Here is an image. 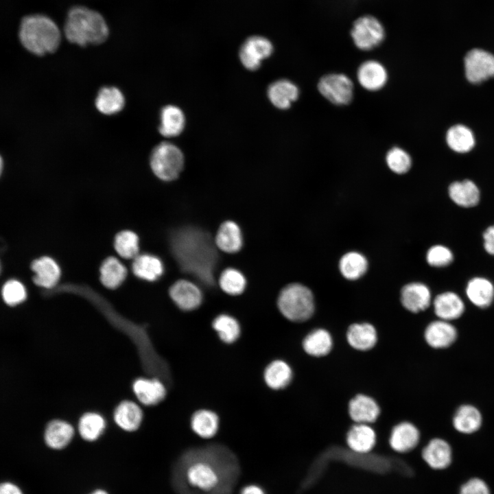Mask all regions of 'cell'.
Masks as SVG:
<instances>
[{
	"instance_id": "cell-24",
	"label": "cell",
	"mask_w": 494,
	"mask_h": 494,
	"mask_svg": "<svg viewBox=\"0 0 494 494\" xmlns=\"http://www.w3.org/2000/svg\"><path fill=\"white\" fill-rule=\"evenodd\" d=\"M294 372L291 366L283 360L272 361L266 367L263 379L271 389L279 390L287 388L293 379Z\"/></svg>"
},
{
	"instance_id": "cell-25",
	"label": "cell",
	"mask_w": 494,
	"mask_h": 494,
	"mask_svg": "<svg viewBox=\"0 0 494 494\" xmlns=\"http://www.w3.org/2000/svg\"><path fill=\"white\" fill-rule=\"evenodd\" d=\"M133 390L138 399L146 405L160 403L166 395L164 384L157 379H138L133 384Z\"/></svg>"
},
{
	"instance_id": "cell-19",
	"label": "cell",
	"mask_w": 494,
	"mask_h": 494,
	"mask_svg": "<svg viewBox=\"0 0 494 494\" xmlns=\"http://www.w3.org/2000/svg\"><path fill=\"white\" fill-rule=\"evenodd\" d=\"M357 77L363 88L375 91L384 86L388 80V73L386 68L379 62L369 60L359 67Z\"/></svg>"
},
{
	"instance_id": "cell-34",
	"label": "cell",
	"mask_w": 494,
	"mask_h": 494,
	"mask_svg": "<svg viewBox=\"0 0 494 494\" xmlns=\"http://www.w3.org/2000/svg\"><path fill=\"white\" fill-rule=\"evenodd\" d=\"M366 258L358 252H349L340 260L339 269L342 275L348 280H357L368 270Z\"/></svg>"
},
{
	"instance_id": "cell-36",
	"label": "cell",
	"mask_w": 494,
	"mask_h": 494,
	"mask_svg": "<svg viewBox=\"0 0 494 494\" xmlns=\"http://www.w3.org/2000/svg\"><path fill=\"white\" fill-rule=\"evenodd\" d=\"M115 421L126 431H134L141 424L143 414L140 408L133 402H121L115 412Z\"/></svg>"
},
{
	"instance_id": "cell-37",
	"label": "cell",
	"mask_w": 494,
	"mask_h": 494,
	"mask_svg": "<svg viewBox=\"0 0 494 494\" xmlns=\"http://www.w3.org/2000/svg\"><path fill=\"white\" fill-rule=\"evenodd\" d=\"M446 140L451 149L460 153L470 151L475 145L473 132L462 125H456L450 128L447 132Z\"/></svg>"
},
{
	"instance_id": "cell-41",
	"label": "cell",
	"mask_w": 494,
	"mask_h": 494,
	"mask_svg": "<svg viewBox=\"0 0 494 494\" xmlns=\"http://www.w3.org/2000/svg\"><path fill=\"white\" fill-rule=\"evenodd\" d=\"M104 427V421L100 415L95 413H86L81 417L78 429L84 439L93 441L101 435Z\"/></svg>"
},
{
	"instance_id": "cell-3",
	"label": "cell",
	"mask_w": 494,
	"mask_h": 494,
	"mask_svg": "<svg viewBox=\"0 0 494 494\" xmlns=\"http://www.w3.org/2000/svg\"><path fill=\"white\" fill-rule=\"evenodd\" d=\"M64 34L70 43L84 47L104 42L108 36V28L99 12L86 7L75 6L68 13Z\"/></svg>"
},
{
	"instance_id": "cell-43",
	"label": "cell",
	"mask_w": 494,
	"mask_h": 494,
	"mask_svg": "<svg viewBox=\"0 0 494 494\" xmlns=\"http://www.w3.org/2000/svg\"><path fill=\"white\" fill-rule=\"evenodd\" d=\"M386 162L390 169L398 174L406 173L412 165L410 156L398 147L392 148L388 152Z\"/></svg>"
},
{
	"instance_id": "cell-8",
	"label": "cell",
	"mask_w": 494,
	"mask_h": 494,
	"mask_svg": "<svg viewBox=\"0 0 494 494\" xmlns=\"http://www.w3.org/2000/svg\"><path fill=\"white\" fill-rule=\"evenodd\" d=\"M318 89L324 97L336 105L348 104L353 98V82L344 74L324 75L318 82Z\"/></svg>"
},
{
	"instance_id": "cell-32",
	"label": "cell",
	"mask_w": 494,
	"mask_h": 494,
	"mask_svg": "<svg viewBox=\"0 0 494 494\" xmlns=\"http://www.w3.org/2000/svg\"><path fill=\"white\" fill-rule=\"evenodd\" d=\"M125 105V99L121 91L113 86L101 89L95 99L97 109L104 115H113L121 111Z\"/></svg>"
},
{
	"instance_id": "cell-18",
	"label": "cell",
	"mask_w": 494,
	"mask_h": 494,
	"mask_svg": "<svg viewBox=\"0 0 494 494\" xmlns=\"http://www.w3.org/2000/svg\"><path fill=\"white\" fill-rule=\"evenodd\" d=\"M452 425L458 432L471 434L482 427L483 416L481 411L474 405L462 404L457 408L452 416Z\"/></svg>"
},
{
	"instance_id": "cell-44",
	"label": "cell",
	"mask_w": 494,
	"mask_h": 494,
	"mask_svg": "<svg viewBox=\"0 0 494 494\" xmlns=\"http://www.w3.org/2000/svg\"><path fill=\"white\" fill-rule=\"evenodd\" d=\"M426 259L427 263L433 267H445L452 262L454 255L447 247L435 245L428 250Z\"/></svg>"
},
{
	"instance_id": "cell-7",
	"label": "cell",
	"mask_w": 494,
	"mask_h": 494,
	"mask_svg": "<svg viewBox=\"0 0 494 494\" xmlns=\"http://www.w3.org/2000/svg\"><path fill=\"white\" fill-rule=\"evenodd\" d=\"M351 36L357 48L369 51L383 43L386 32L383 24L377 18L366 14L358 17L353 22Z\"/></svg>"
},
{
	"instance_id": "cell-28",
	"label": "cell",
	"mask_w": 494,
	"mask_h": 494,
	"mask_svg": "<svg viewBox=\"0 0 494 494\" xmlns=\"http://www.w3.org/2000/svg\"><path fill=\"white\" fill-rule=\"evenodd\" d=\"M159 132L164 137L179 135L185 126V117L182 110L174 105L164 106L160 114Z\"/></svg>"
},
{
	"instance_id": "cell-31",
	"label": "cell",
	"mask_w": 494,
	"mask_h": 494,
	"mask_svg": "<svg viewBox=\"0 0 494 494\" xmlns=\"http://www.w3.org/2000/svg\"><path fill=\"white\" fill-rule=\"evenodd\" d=\"M32 270L35 272L34 283L44 287H52L60 277L58 266L51 258L47 257L35 260L32 264Z\"/></svg>"
},
{
	"instance_id": "cell-39",
	"label": "cell",
	"mask_w": 494,
	"mask_h": 494,
	"mask_svg": "<svg viewBox=\"0 0 494 494\" xmlns=\"http://www.w3.org/2000/svg\"><path fill=\"white\" fill-rule=\"evenodd\" d=\"M100 279L104 285L115 288L124 280L126 276V268L115 257L106 259L100 269Z\"/></svg>"
},
{
	"instance_id": "cell-5",
	"label": "cell",
	"mask_w": 494,
	"mask_h": 494,
	"mask_svg": "<svg viewBox=\"0 0 494 494\" xmlns=\"http://www.w3.org/2000/svg\"><path fill=\"white\" fill-rule=\"evenodd\" d=\"M277 306L281 314L293 322L307 321L311 318L315 311L311 291L300 283L285 286L279 295Z\"/></svg>"
},
{
	"instance_id": "cell-29",
	"label": "cell",
	"mask_w": 494,
	"mask_h": 494,
	"mask_svg": "<svg viewBox=\"0 0 494 494\" xmlns=\"http://www.w3.org/2000/svg\"><path fill=\"white\" fill-rule=\"evenodd\" d=\"M190 424L192 431L196 435L209 439L216 435L220 421L218 416L213 411L202 409L193 414Z\"/></svg>"
},
{
	"instance_id": "cell-1",
	"label": "cell",
	"mask_w": 494,
	"mask_h": 494,
	"mask_svg": "<svg viewBox=\"0 0 494 494\" xmlns=\"http://www.w3.org/2000/svg\"><path fill=\"white\" fill-rule=\"evenodd\" d=\"M178 471L181 488L198 494H231L239 473L234 455L223 447L213 445L186 452Z\"/></svg>"
},
{
	"instance_id": "cell-27",
	"label": "cell",
	"mask_w": 494,
	"mask_h": 494,
	"mask_svg": "<svg viewBox=\"0 0 494 494\" xmlns=\"http://www.w3.org/2000/svg\"><path fill=\"white\" fill-rule=\"evenodd\" d=\"M466 294L469 300L480 308L489 307L494 299V286L488 279L475 277L467 285Z\"/></svg>"
},
{
	"instance_id": "cell-10",
	"label": "cell",
	"mask_w": 494,
	"mask_h": 494,
	"mask_svg": "<svg viewBox=\"0 0 494 494\" xmlns=\"http://www.w3.org/2000/svg\"><path fill=\"white\" fill-rule=\"evenodd\" d=\"M465 75L472 83L494 77V56L481 49L469 51L464 59Z\"/></svg>"
},
{
	"instance_id": "cell-2",
	"label": "cell",
	"mask_w": 494,
	"mask_h": 494,
	"mask_svg": "<svg viewBox=\"0 0 494 494\" xmlns=\"http://www.w3.org/2000/svg\"><path fill=\"white\" fill-rule=\"evenodd\" d=\"M169 244L172 254L183 272L207 287L213 286L217 248L207 231L183 226L171 232Z\"/></svg>"
},
{
	"instance_id": "cell-47",
	"label": "cell",
	"mask_w": 494,
	"mask_h": 494,
	"mask_svg": "<svg viewBox=\"0 0 494 494\" xmlns=\"http://www.w3.org/2000/svg\"><path fill=\"white\" fill-rule=\"evenodd\" d=\"M484 247L490 255H494V225L486 229L483 234Z\"/></svg>"
},
{
	"instance_id": "cell-38",
	"label": "cell",
	"mask_w": 494,
	"mask_h": 494,
	"mask_svg": "<svg viewBox=\"0 0 494 494\" xmlns=\"http://www.w3.org/2000/svg\"><path fill=\"white\" fill-rule=\"evenodd\" d=\"M212 326L220 339L227 344L235 342L241 333L239 323L234 317L228 314L218 315L214 318Z\"/></svg>"
},
{
	"instance_id": "cell-49",
	"label": "cell",
	"mask_w": 494,
	"mask_h": 494,
	"mask_svg": "<svg viewBox=\"0 0 494 494\" xmlns=\"http://www.w3.org/2000/svg\"><path fill=\"white\" fill-rule=\"evenodd\" d=\"M239 494H266L262 487L256 484H249L244 486Z\"/></svg>"
},
{
	"instance_id": "cell-20",
	"label": "cell",
	"mask_w": 494,
	"mask_h": 494,
	"mask_svg": "<svg viewBox=\"0 0 494 494\" xmlns=\"http://www.w3.org/2000/svg\"><path fill=\"white\" fill-rule=\"evenodd\" d=\"M376 433L374 429L366 423H353L346 434V441L349 447L359 454L371 451L376 443Z\"/></svg>"
},
{
	"instance_id": "cell-26",
	"label": "cell",
	"mask_w": 494,
	"mask_h": 494,
	"mask_svg": "<svg viewBox=\"0 0 494 494\" xmlns=\"http://www.w3.org/2000/svg\"><path fill=\"white\" fill-rule=\"evenodd\" d=\"M214 240L217 248L228 253L238 252L243 244L240 228L235 222L230 220L221 224Z\"/></svg>"
},
{
	"instance_id": "cell-35",
	"label": "cell",
	"mask_w": 494,
	"mask_h": 494,
	"mask_svg": "<svg viewBox=\"0 0 494 494\" xmlns=\"http://www.w3.org/2000/svg\"><path fill=\"white\" fill-rule=\"evenodd\" d=\"M73 433V428L69 423L61 421H54L50 422L46 428L45 440L51 448L60 449L69 444Z\"/></svg>"
},
{
	"instance_id": "cell-42",
	"label": "cell",
	"mask_w": 494,
	"mask_h": 494,
	"mask_svg": "<svg viewBox=\"0 0 494 494\" xmlns=\"http://www.w3.org/2000/svg\"><path fill=\"white\" fill-rule=\"evenodd\" d=\"M115 248L124 258L136 257L139 251L138 236L130 231H122L115 237Z\"/></svg>"
},
{
	"instance_id": "cell-12",
	"label": "cell",
	"mask_w": 494,
	"mask_h": 494,
	"mask_svg": "<svg viewBox=\"0 0 494 494\" xmlns=\"http://www.w3.org/2000/svg\"><path fill=\"white\" fill-rule=\"evenodd\" d=\"M381 412L377 401L365 393L355 395L348 403V414L354 423H375L380 416Z\"/></svg>"
},
{
	"instance_id": "cell-21",
	"label": "cell",
	"mask_w": 494,
	"mask_h": 494,
	"mask_svg": "<svg viewBox=\"0 0 494 494\" xmlns=\"http://www.w3.org/2000/svg\"><path fill=\"white\" fill-rule=\"evenodd\" d=\"M433 305L438 318L449 322L460 318L465 309L463 301L452 292H445L437 295Z\"/></svg>"
},
{
	"instance_id": "cell-9",
	"label": "cell",
	"mask_w": 494,
	"mask_h": 494,
	"mask_svg": "<svg viewBox=\"0 0 494 494\" xmlns=\"http://www.w3.org/2000/svg\"><path fill=\"white\" fill-rule=\"evenodd\" d=\"M274 51L272 43L261 36H252L243 43L239 57L243 66L249 71L257 70L262 60L269 58Z\"/></svg>"
},
{
	"instance_id": "cell-45",
	"label": "cell",
	"mask_w": 494,
	"mask_h": 494,
	"mask_svg": "<svg viewBox=\"0 0 494 494\" xmlns=\"http://www.w3.org/2000/svg\"><path fill=\"white\" fill-rule=\"evenodd\" d=\"M2 294L5 302L9 305H17L26 298L23 285L16 280L7 281L3 287Z\"/></svg>"
},
{
	"instance_id": "cell-33",
	"label": "cell",
	"mask_w": 494,
	"mask_h": 494,
	"mask_svg": "<svg viewBox=\"0 0 494 494\" xmlns=\"http://www.w3.org/2000/svg\"><path fill=\"white\" fill-rule=\"evenodd\" d=\"M132 270L138 277L152 281L158 279L163 274L164 267L160 259L145 254L135 257Z\"/></svg>"
},
{
	"instance_id": "cell-48",
	"label": "cell",
	"mask_w": 494,
	"mask_h": 494,
	"mask_svg": "<svg viewBox=\"0 0 494 494\" xmlns=\"http://www.w3.org/2000/svg\"><path fill=\"white\" fill-rule=\"evenodd\" d=\"M0 494H23V493L14 484L3 482L0 486Z\"/></svg>"
},
{
	"instance_id": "cell-30",
	"label": "cell",
	"mask_w": 494,
	"mask_h": 494,
	"mask_svg": "<svg viewBox=\"0 0 494 494\" xmlns=\"http://www.w3.org/2000/svg\"><path fill=\"white\" fill-rule=\"evenodd\" d=\"M449 195L456 204L466 208L475 207L480 200V191L469 180L451 183L449 187Z\"/></svg>"
},
{
	"instance_id": "cell-46",
	"label": "cell",
	"mask_w": 494,
	"mask_h": 494,
	"mask_svg": "<svg viewBox=\"0 0 494 494\" xmlns=\"http://www.w3.org/2000/svg\"><path fill=\"white\" fill-rule=\"evenodd\" d=\"M460 494H490L486 483L479 479L473 478L466 482L460 489Z\"/></svg>"
},
{
	"instance_id": "cell-17",
	"label": "cell",
	"mask_w": 494,
	"mask_h": 494,
	"mask_svg": "<svg viewBox=\"0 0 494 494\" xmlns=\"http://www.w3.org/2000/svg\"><path fill=\"white\" fill-rule=\"evenodd\" d=\"M333 338L329 330L316 328L309 331L302 340L303 351L312 357H323L328 355L333 348Z\"/></svg>"
},
{
	"instance_id": "cell-11",
	"label": "cell",
	"mask_w": 494,
	"mask_h": 494,
	"mask_svg": "<svg viewBox=\"0 0 494 494\" xmlns=\"http://www.w3.org/2000/svg\"><path fill=\"white\" fill-rule=\"evenodd\" d=\"M458 337V330L451 322L438 318L428 323L423 332L427 345L436 350L449 348Z\"/></svg>"
},
{
	"instance_id": "cell-40",
	"label": "cell",
	"mask_w": 494,
	"mask_h": 494,
	"mask_svg": "<svg viewBox=\"0 0 494 494\" xmlns=\"http://www.w3.org/2000/svg\"><path fill=\"white\" fill-rule=\"evenodd\" d=\"M219 283L222 290L226 293L230 295H238L244 291L246 280L240 271L230 268L222 272Z\"/></svg>"
},
{
	"instance_id": "cell-16",
	"label": "cell",
	"mask_w": 494,
	"mask_h": 494,
	"mask_svg": "<svg viewBox=\"0 0 494 494\" xmlns=\"http://www.w3.org/2000/svg\"><path fill=\"white\" fill-rule=\"evenodd\" d=\"M431 292L423 283L414 282L403 287L401 291V303L411 313H419L427 309L431 303Z\"/></svg>"
},
{
	"instance_id": "cell-22",
	"label": "cell",
	"mask_w": 494,
	"mask_h": 494,
	"mask_svg": "<svg viewBox=\"0 0 494 494\" xmlns=\"http://www.w3.org/2000/svg\"><path fill=\"white\" fill-rule=\"evenodd\" d=\"M270 102L277 108H289L299 95L298 86L287 79H281L270 84L267 91Z\"/></svg>"
},
{
	"instance_id": "cell-6",
	"label": "cell",
	"mask_w": 494,
	"mask_h": 494,
	"mask_svg": "<svg viewBox=\"0 0 494 494\" xmlns=\"http://www.w3.org/2000/svg\"><path fill=\"white\" fill-rule=\"evenodd\" d=\"M185 162L182 151L173 143L162 142L152 150L150 164L154 174L161 180H175L183 169Z\"/></svg>"
},
{
	"instance_id": "cell-15",
	"label": "cell",
	"mask_w": 494,
	"mask_h": 494,
	"mask_svg": "<svg viewBox=\"0 0 494 494\" xmlns=\"http://www.w3.org/2000/svg\"><path fill=\"white\" fill-rule=\"evenodd\" d=\"M169 295L177 307L184 311H191L198 308L202 301V294L200 288L192 282L185 279L177 281L171 286Z\"/></svg>"
},
{
	"instance_id": "cell-50",
	"label": "cell",
	"mask_w": 494,
	"mask_h": 494,
	"mask_svg": "<svg viewBox=\"0 0 494 494\" xmlns=\"http://www.w3.org/2000/svg\"><path fill=\"white\" fill-rule=\"evenodd\" d=\"M91 494H108V493L106 492V491H104V490L97 489V490L95 491L94 492H93V493H91Z\"/></svg>"
},
{
	"instance_id": "cell-13",
	"label": "cell",
	"mask_w": 494,
	"mask_h": 494,
	"mask_svg": "<svg viewBox=\"0 0 494 494\" xmlns=\"http://www.w3.org/2000/svg\"><path fill=\"white\" fill-rule=\"evenodd\" d=\"M345 335L349 346L358 351H368L378 342L377 328L370 322L352 323L347 327Z\"/></svg>"
},
{
	"instance_id": "cell-4",
	"label": "cell",
	"mask_w": 494,
	"mask_h": 494,
	"mask_svg": "<svg viewBox=\"0 0 494 494\" xmlns=\"http://www.w3.org/2000/svg\"><path fill=\"white\" fill-rule=\"evenodd\" d=\"M19 39L31 53L43 56L54 52L60 42V32L56 24L49 17L34 14L23 19Z\"/></svg>"
},
{
	"instance_id": "cell-14",
	"label": "cell",
	"mask_w": 494,
	"mask_h": 494,
	"mask_svg": "<svg viewBox=\"0 0 494 494\" xmlns=\"http://www.w3.org/2000/svg\"><path fill=\"white\" fill-rule=\"evenodd\" d=\"M420 437V431L416 425L410 421H403L392 428L389 443L395 451L405 453L417 446Z\"/></svg>"
},
{
	"instance_id": "cell-23",
	"label": "cell",
	"mask_w": 494,
	"mask_h": 494,
	"mask_svg": "<svg viewBox=\"0 0 494 494\" xmlns=\"http://www.w3.org/2000/svg\"><path fill=\"white\" fill-rule=\"evenodd\" d=\"M422 456L432 468L442 469L450 464L452 451L450 445L445 440L434 438L423 448Z\"/></svg>"
}]
</instances>
